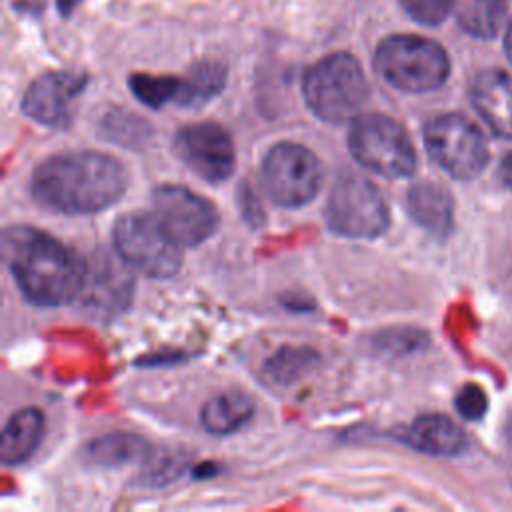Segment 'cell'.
<instances>
[{
    "instance_id": "6da1fadb",
    "label": "cell",
    "mask_w": 512,
    "mask_h": 512,
    "mask_svg": "<svg viewBox=\"0 0 512 512\" xmlns=\"http://www.w3.org/2000/svg\"><path fill=\"white\" fill-rule=\"evenodd\" d=\"M126 184V168L114 156L98 150H74L38 164L30 178V192L50 210L94 214L118 202Z\"/></svg>"
},
{
    "instance_id": "7a4b0ae2",
    "label": "cell",
    "mask_w": 512,
    "mask_h": 512,
    "mask_svg": "<svg viewBox=\"0 0 512 512\" xmlns=\"http://www.w3.org/2000/svg\"><path fill=\"white\" fill-rule=\"evenodd\" d=\"M4 260L20 292L36 306H62L80 296L86 260L50 234L12 226L2 236Z\"/></svg>"
},
{
    "instance_id": "3957f363",
    "label": "cell",
    "mask_w": 512,
    "mask_h": 512,
    "mask_svg": "<svg viewBox=\"0 0 512 512\" xmlns=\"http://www.w3.org/2000/svg\"><path fill=\"white\" fill-rule=\"evenodd\" d=\"M308 108L324 122L358 118L370 86L360 62L348 52H334L312 64L302 78Z\"/></svg>"
},
{
    "instance_id": "277c9868",
    "label": "cell",
    "mask_w": 512,
    "mask_h": 512,
    "mask_svg": "<svg viewBox=\"0 0 512 512\" xmlns=\"http://www.w3.org/2000/svg\"><path fill=\"white\" fill-rule=\"evenodd\" d=\"M378 76L402 92H430L440 88L450 74L446 50L428 38L394 34L384 38L374 54Z\"/></svg>"
},
{
    "instance_id": "5b68a950",
    "label": "cell",
    "mask_w": 512,
    "mask_h": 512,
    "mask_svg": "<svg viewBox=\"0 0 512 512\" xmlns=\"http://www.w3.org/2000/svg\"><path fill=\"white\" fill-rule=\"evenodd\" d=\"M112 242L126 264L150 278H170L182 266V246L166 232L156 214H122L112 228Z\"/></svg>"
},
{
    "instance_id": "8992f818",
    "label": "cell",
    "mask_w": 512,
    "mask_h": 512,
    "mask_svg": "<svg viewBox=\"0 0 512 512\" xmlns=\"http://www.w3.org/2000/svg\"><path fill=\"white\" fill-rule=\"evenodd\" d=\"M348 150L360 166L386 178H404L416 170V152L406 130L384 114L354 118Z\"/></svg>"
},
{
    "instance_id": "52a82bcc",
    "label": "cell",
    "mask_w": 512,
    "mask_h": 512,
    "mask_svg": "<svg viewBox=\"0 0 512 512\" xmlns=\"http://www.w3.org/2000/svg\"><path fill=\"white\" fill-rule=\"evenodd\" d=\"M326 220L340 236L370 240L388 228L390 218L382 194L368 178L342 174L330 190Z\"/></svg>"
},
{
    "instance_id": "ba28073f",
    "label": "cell",
    "mask_w": 512,
    "mask_h": 512,
    "mask_svg": "<svg viewBox=\"0 0 512 512\" xmlns=\"http://www.w3.org/2000/svg\"><path fill=\"white\" fill-rule=\"evenodd\" d=\"M426 150L432 160L458 180L478 176L488 160L482 132L462 114H442L424 128Z\"/></svg>"
},
{
    "instance_id": "9c48e42d",
    "label": "cell",
    "mask_w": 512,
    "mask_h": 512,
    "mask_svg": "<svg viewBox=\"0 0 512 512\" xmlns=\"http://www.w3.org/2000/svg\"><path fill=\"white\" fill-rule=\"evenodd\" d=\"M322 180L320 160L296 142H280L268 150L262 164V184L268 196L286 208L308 204Z\"/></svg>"
},
{
    "instance_id": "30bf717a",
    "label": "cell",
    "mask_w": 512,
    "mask_h": 512,
    "mask_svg": "<svg viewBox=\"0 0 512 512\" xmlns=\"http://www.w3.org/2000/svg\"><path fill=\"white\" fill-rule=\"evenodd\" d=\"M154 214L180 246H198L218 228L212 202L180 184H162L152 194Z\"/></svg>"
},
{
    "instance_id": "8fae6325",
    "label": "cell",
    "mask_w": 512,
    "mask_h": 512,
    "mask_svg": "<svg viewBox=\"0 0 512 512\" xmlns=\"http://www.w3.org/2000/svg\"><path fill=\"white\" fill-rule=\"evenodd\" d=\"M174 150L194 174L208 182L226 180L236 164L230 134L214 122L182 128L174 138Z\"/></svg>"
},
{
    "instance_id": "7c38bea8",
    "label": "cell",
    "mask_w": 512,
    "mask_h": 512,
    "mask_svg": "<svg viewBox=\"0 0 512 512\" xmlns=\"http://www.w3.org/2000/svg\"><path fill=\"white\" fill-rule=\"evenodd\" d=\"M124 260L108 252L92 254L86 260V276L78 300L96 318H114L130 304L134 280Z\"/></svg>"
},
{
    "instance_id": "4fadbf2b",
    "label": "cell",
    "mask_w": 512,
    "mask_h": 512,
    "mask_svg": "<svg viewBox=\"0 0 512 512\" xmlns=\"http://www.w3.org/2000/svg\"><path fill=\"white\" fill-rule=\"evenodd\" d=\"M88 78L74 72H46L38 76L22 98V110L28 118L44 126H66L70 106L84 90Z\"/></svg>"
},
{
    "instance_id": "5bb4252c",
    "label": "cell",
    "mask_w": 512,
    "mask_h": 512,
    "mask_svg": "<svg viewBox=\"0 0 512 512\" xmlns=\"http://www.w3.org/2000/svg\"><path fill=\"white\" fill-rule=\"evenodd\" d=\"M470 100L490 130L512 140V76L488 68L480 70L470 84Z\"/></svg>"
},
{
    "instance_id": "9a60e30c",
    "label": "cell",
    "mask_w": 512,
    "mask_h": 512,
    "mask_svg": "<svg viewBox=\"0 0 512 512\" xmlns=\"http://www.w3.org/2000/svg\"><path fill=\"white\" fill-rule=\"evenodd\" d=\"M404 442L424 454L456 456L464 450L466 436L450 418L442 414H424L408 426Z\"/></svg>"
},
{
    "instance_id": "2e32d148",
    "label": "cell",
    "mask_w": 512,
    "mask_h": 512,
    "mask_svg": "<svg viewBox=\"0 0 512 512\" xmlns=\"http://www.w3.org/2000/svg\"><path fill=\"white\" fill-rule=\"evenodd\" d=\"M44 434V414L38 408H22L4 426L0 460L6 466L22 464L38 448Z\"/></svg>"
},
{
    "instance_id": "e0dca14e",
    "label": "cell",
    "mask_w": 512,
    "mask_h": 512,
    "mask_svg": "<svg viewBox=\"0 0 512 512\" xmlns=\"http://www.w3.org/2000/svg\"><path fill=\"white\" fill-rule=\"evenodd\" d=\"M408 212L422 228L446 234L452 224V198L442 186L420 182L408 192Z\"/></svg>"
},
{
    "instance_id": "ac0fdd59",
    "label": "cell",
    "mask_w": 512,
    "mask_h": 512,
    "mask_svg": "<svg viewBox=\"0 0 512 512\" xmlns=\"http://www.w3.org/2000/svg\"><path fill=\"white\" fill-rule=\"evenodd\" d=\"M252 414V398L240 390H228L204 404L200 420L210 434L224 436L242 428L252 418Z\"/></svg>"
},
{
    "instance_id": "d6986e66",
    "label": "cell",
    "mask_w": 512,
    "mask_h": 512,
    "mask_svg": "<svg viewBox=\"0 0 512 512\" xmlns=\"http://www.w3.org/2000/svg\"><path fill=\"white\" fill-rule=\"evenodd\" d=\"M508 0H454V14L464 32L474 38H494L506 18Z\"/></svg>"
},
{
    "instance_id": "ffe728a7",
    "label": "cell",
    "mask_w": 512,
    "mask_h": 512,
    "mask_svg": "<svg viewBox=\"0 0 512 512\" xmlns=\"http://www.w3.org/2000/svg\"><path fill=\"white\" fill-rule=\"evenodd\" d=\"M84 452L88 462L104 468H118L134 460H144L148 456L146 442L140 436L124 432L100 436L92 440Z\"/></svg>"
},
{
    "instance_id": "44dd1931",
    "label": "cell",
    "mask_w": 512,
    "mask_h": 512,
    "mask_svg": "<svg viewBox=\"0 0 512 512\" xmlns=\"http://www.w3.org/2000/svg\"><path fill=\"white\" fill-rule=\"evenodd\" d=\"M226 84V68L214 60L196 62L188 76L182 78V94L178 104L180 106H202L204 102L212 100L222 92Z\"/></svg>"
},
{
    "instance_id": "7402d4cb",
    "label": "cell",
    "mask_w": 512,
    "mask_h": 512,
    "mask_svg": "<svg viewBox=\"0 0 512 512\" xmlns=\"http://www.w3.org/2000/svg\"><path fill=\"white\" fill-rule=\"evenodd\" d=\"M320 362L314 348L284 346L264 362V374L276 384H294L312 372Z\"/></svg>"
},
{
    "instance_id": "603a6c76",
    "label": "cell",
    "mask_w": 512,
    "mask_h": 512,
    "mask_svg": "<svg viewBox=\"0 0 512 512\" xmlns=\"http://www.w3.org/2000/svg\"><path fill=\"white\" fill-rule=\"evenodd\" d=\"M132 94L150 108H162L168 102L180 100L182 78L176 76H152V74H132L128 78Z\"/></svg>"
},
{
    "instance_id": "cb8c5ba5",
    "label": "cell",
    "mask_w": 512,
    "mask_h": 512,
    "mask_svg": "<svg viewBox=\"0 0 512 512\" xmlns=\"http://www.w3.org/2000/svg\"><path fill=\"white\" fill-rule=\"evenodd\" d=\"M186 462L188 454L182 450H160L144 458L138 480H142V486H164L182 474Z\"/></svg>"
},
{
    "instance_id": "d4e9b609",
    "label": "cell",
    "mask_w": 512,
    "mask_h": 512,
    "mask_svg": "<svg viewBox=\"0 0 512 512\" xmlns=\"http://www.w3.org/2000/svg\"><path fill=\"white\" fill-rule=\"evenodd\" d=\"M102 130L110 140L120 142L122 146H138L144 144L146 138L150 136V126L146 120L128 114L124 110H112L104 122Z\"/></svg>"
},
{
    "instance_id": "484cf974",
    "label": "cell",
    "mask_w": 512,
    "mask_h": 512,
    "mask_svg": "<svg viewBox=\"0 0 512 512\" xmlns=\"http://www.w3.org/2000/svg\"><path fill=\"white\" fill-rule=\"evenodd\" d=\"M424 342H426L424 334H420L418 330H406V328L386 330L372 338L374 350H378L382 354H392V356H400V354L418 350Z\"/></svg>"
},
{
    "instance_id": "4316f807",
    "label": "cell",
    "mask_w": 512,
    "mask_h": 512,
    "mask_svg": "<svg viewBox=\"0 0 512 512\" xmlns=\"http://www.w3.org/2000/svg\"><path fill=\"white\" fill-rule=\"evenodd\" d=\"M398 2L412 20L424 26H438L454 8V0H398Z\"/></svg>"
},
{
    "instance_id": "83f0119b",
    "label": "cell",
    "mask_w": 512,
    "mask_h": 512,
    "mask_svg": "<svg viewBox=\"0 0 512 512\" xmlns=\"http://www.w3.org/2000/svg\"><path fill=\"white\" fill-rule=\"evenodd\" d=\"M454 406H456V410L462 418L478 420V418L484 416V412L488 408V398L482 392V388H478L476 384H466L456 394Z\"/></svg>"
},
{
    "instance_id": "f1b7e54d",
    "label": "cell",
    "mask_w": 512,
    "mask_h": 512,
    "mask_svg": "<svg viewBox=\"0 0 512 512\" xmlns=\"http://www.w3.org/2000/svg\"><path fill=\"white\" fill-rule=\"evenodd\" d=\"M240 206H242V214H244V218H246L248 222H252L254 226H258V224L264 222V214H262V210H260L258 200L252 196V190H248V188L242 190V194H240Z\"/></svg>"
},
{
    "instance_id": "f546056e",
    "label": "cell",
    "mask_w": 512,
    "mask_h": 512,
    "mask_svg": "<svg viewBox=\"0 0 512 512\" xmlns=\"http://www.w3.org/2000/svg\"><path fill=\"white\" fill-rule=\"evenodd\" d=\"M78 4H80V0H56L58 12H60L62 16H70Z\"/></svg>"
},
{
    "instance_id": "4dcf8cb0",
    "label": "cell",
    "mask_w": 512,
    "mask_h": 512,
    "mask_svg": "<svg viewBox=\"0 0 512 512\" xmlns=\"http://www.w3.org/2000/svg\"><path fill=\"white\" fill-rule=\"evenodd\" d=\"M502 178H504V182L512 188V152L504 158V164H502Z\"/></svg>"
},
{
    "instance_id": "1f68e13d",
    "label": "cell",
    "mask_w": 512,
    "mask_h": 512,
    "mask_svg": "<svg viewBox=\"0 0 512 512\" xmlns=\"http://www.w3.org/2000/svg\"><path fill=\"white\" fill-rule=\"evenodd\" d=\"M216 472H218V468H214L212 464H200V466L194 470V476L206 478V476H212V474H216Z\"/></svg>"
},
{
    "instance_id": "d6a6232c",
    "label": "cell",
    "mask_w": 512,
    "mask_h": 512,
    "mask_svg": "<svg viewBox=\"0 0 512 512\" xmlns=\"http://www.w3.org/2000/svg\"><path fill=\"white\" fill-rule=\"evenodd\" d=\"M504 48H506L508 60L512 62V24H510V26H508V30H506V38H504Z\"/></svg>"
}]
</instances>
